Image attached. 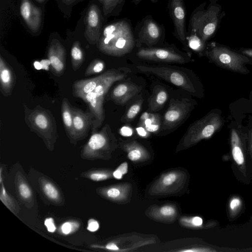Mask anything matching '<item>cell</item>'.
<instances>
[{
  "label": "cell",
  "mask_w": 252,
  "mask_h": 252,
  "mask_svg": "<svg viewBox=\"0 0 252 252\" xmlns=\"http://www.w3.org/2000/svg\"><path fill=\"white\" fill-rule=\"evenodd\" d=\"M96 45L100 52L113 57H122L131 52L136 46L131 21L123 18L103 26Z\"/></svg>",
  "instance_id": "1"
},
{
  "label": "cell",
  "mask_w": 252,
  "mask_h": 252,
  "mask_svg": "<svg viewBox=\"0 0 252 252\" xmlns=\"http://www.w3.org/2000/svg\"><path fill=\"white\" fill-rule=\"evenodd\" d=\"M210 1L206 9V2H204L194 9L188 29L194 32L205 42L214 36L222 17L220 5L216 0Z\"/></svg>",
  "instance_id": "2"
},
{
  "label": "cell",
  "mask_w": 252,
  "mask_h": 252,
  "mask_svg": "<svg viewBox=\"0 0 252 252\" xmlns=\"http://www.w3.org/2000/svg\"><path fill=\"white\" fill-rule=\"evenodd\" d=\"M24 119L30 129L42 138L51 147L58 137L55 118L49 109L37 105L33 109L24 108Z\"/></svg>",
  "instance_id": "3"
},
{
  "label": "cell",
  "mask_w": 252,
  "mask_h": 252,
  "mask_svg": "<svg viewBox=\"0 0 252 252\" xmlns=\"http://www.w3.org/2000/svg\"><path fill=\"white\" fill-rule=\"evenodd\" d=\"M205 55L210 61L223 68L242 74L249 72L246 65L250 59L226 46L211 43L206 47Z\"/></svg>",
  "instance_id": "4"
},
{
  "label": "cell",
  "mask_w": 252,
  "mask_h": 252,
  "mask_svg": "<svg viewBox=\"0 0 252 252\" xmlns=\"http://www.w3.org/2000/svg\"><path fill=\"white\" fill-rule=\"evenodd\" d=\"M223 123L221 112L212 110L190 125L183 139L184 145L188 147L210 138L221 128Z\"/></svg>",
  "instance_id": "5"
},
{
  "label": "cell",
  "mask_w": 252,
  "mask_h": 252,
  "mask_svg": "<svg viewBox=\"0 0 252 252\" xmlns=\"http://www.w3.org/2000/svg\"><path fill=\"white\" fill-rule=\"evenodd\" d=\"M135 47H152L163 44L165 28L153 16L148 15L139 21L134 28Z\"/></svg>",
  "instance_id": "6"
},
{
  "label": "cell",
  "mask_w": 252,
  "mask_h": 252,
  "mask_svg": "<svg viewBox=\"0 0 252 252\" xmlns=\"http://www.w3.org/2000/svg\"><path fill=\"white\" fill-rule=\"evenodd\" d=\"M135 47V56L142 60L162 63H183L185 56L172 45Z\"/></svg>",
  "instance_id": "7"
},
{
  "label": "cell",
  "mask_w": 252,
  "mask_h": 252,
  "mask_svg": "<svg viewBox=\"0 0 252 252\" xmlns=\"http://www.w3.org/2000/svg\"><path fill=\"white\" fill-rule=\"evenodd\" d=\"M136 68L141 72L155 75L190 94H193L195 93V88L189 78L179 70L167 67H153L140 65L136 66Z\"/></svg>",
  "instance_id": "8"
},
{
  "label": "cell",
  "mask_w": 252,
  "mask_h": 252,
  "mask_svg": "<svg viewBox=\"0 0 252 252\" xmlns=\"http://www.w3.org/2000/svg\"><path fill=\"white\" fill-rule=\"evenodd\" d=\"M193 108L191 101L187 98L181 100L171 99L169 107L162 121V130H171L176 128L187 118Z\"/></svg>",
  "instance_id": "9"
},
{
  "label": "cell",
  "mask_w": 252,
  "mask_h": 252,
  "mask_svg": "<svg viewBox=\"0 0 252 252\" xmlns=\"http://www.w3.org/2000/svg\"><path fill=\"white\" fill-rule=\"evenodd\" d=\"M85 29L84 35L92 45L97 44L103 28L104 20L102 8L95 2H90L85 17Z\"/></svg>",
  "instance_id": "10"
},
{
  "label": "cell",
  "mask_w": 252,
  "mask_h": 252,
  "mask_svg": "<svg viewBox=\"0 0 252 252\" xmlns=\"http://www.w3.org/2000/svg\"><path fill=\"white\" fill-rule=\"evenodd\" d=\"M167 9L172 20L174 36L184 45H187V11L184 0H168Z\"/></svg>",
  "instance_id": "11"
},
{
  "label": "cell",
  "mask_w": 252,
  "mask_h": 252,
  "mask_svg": "<svg viewBox=\"0 0 252 252\" xmlns=\"http://www.w3.org/2000/svg\"><path fill=\"white\" fill-rule=\"evenodd\" d=\"M115 137L110 126H105L99 131L92 132V134L83 149L84 155L88 156L96 155L110 148Z\"/></svg>",
  "instance_id": "12"
},
{
  "label": "cell",
  "mask_w": 252,
  "mask_h": 252,
  "mask_svg": "<svg viewBox=\"0 0 252 252\" xmlns=\"http://www.w3.org/2000/svg\"><path fill=\"white\" fill-rule=\"evenodd\" d=\"M47 56L51 70L55 76H62L66 67V51L63 45L57 39H53L48 46Z\"/></svg>",
  "instance_id": "13"
},
{
  "label": "cell",
  "mask_w": 252,
  "mask_h": 252,
  "mask_svg": "<svg viewBox=\"0 0 252 252\" xmlns=\"http://www.w3.org/2000/svg\"><path fill=\"white\" fill-rule=\"evenodd\" d=\"M20 13L24 22L31 31L38 32L41 28L42 11L31 0H21Z\"/></svg>",
  "instance_id": "14"
},
{
  "label": "cell",
  "mask_w": 252,
  "mask_h": 252,
  "mask_svg": "<svg viewBox=\"0 0 252 252\" xmlns=\"http://www.w3.org/2000/svg\"><path fill=\"white\" fill-rule=\"evenodd\" d=\"M73 130L75 141L85 138L92 127L94 116L90 112H85L79 108L72 106Z\"/></svg>",
  "instance_id": "15"
},
{
  "label": "cell",
  "mask_w": 252,
  "mask_h": 252,
  "mask_svg": "<svg viewBox=\"0 0 252 252\" xmlns=\"http://www.w3.org/2000/svg\"><path fill=\"white\" fill-rule=\"evenodd\" d=\"M88 104L90 111L93 114L94 119L92 126V132L97 131L102 125L105 118L103 108L104 97H98L93 91L79 97Z\"/></svg>",
  "instance_id": "16"
},
{
  "label": "cell",
  "mask_w": 252,
  "mask_h": 252,
  "mask_svg": "<svg viewBox=\"0 0 252 252\" xmlns=\"http://www.w3.org/2000/svg\"><path fill=\"white\" fill-rule=\"evenodd\" d=\"M141 90L140 86L132 82H124L113 89L110 94V98L118 105H125Z\"/></svg>",
  "instance_id": "17"
},
{
  "label": "cell",
  "mask_w": 252,
  "mask_h": 252,
  "mask_svg": "<svg viewBox=\"0 0 252 252\" xmlns=\"http://www.w3.org/2000/svg\"><path fill=\"white\" fill-rule=\"evenodd\" d=\"M16 83V77L12 68L0 55V90L2 94L8 97L12 93Z\"/></svg>",
  "instance_id": "18"
},
{
  "label": "cell",
  "mask_w": 252,
  "mask_h": 252,
  "mask_svg": "<svg viewBox=\"0 0 252 252\" xmlns=\"http://www.w3.org/2000/svg\"><path fill=\"white\" fill-rule=\"evenodd\" d=\"M105 72L91 78L81 79L74 82L72 85V94L75 97L93 92L103 78Z\"/></svg>",
  "instance_id": "19"
},
{
  "label": "cell",
  "mask_w": 252,
  "mask_h": 252,
  "mask_svg": "<svg viewBox=\"0 0 252 252\" xmlns=\"http://www.w3.org/2000/svg\"><path fill=\"white\" fill-rule=\"evenodd\" d=\"M72 106L66 97H64L62 101L61 114L63 122L67 136L72 142H76L73 130V115Z\"/></svg>",
  "instance_id": "20"
},
{
  "label": "cell",
  "mask_w": 252,
  "mask_h": 252,
  "mask_svg": "<svg viewBox=\"0 0 252 252\" xmlns=\"http://www.w3.org/2000/svg\"><path fill=\"white\" fill-rule=\"evenodd\" d=\"M168 94L162 86L157 85L153 89V93L148 99V111L154 112L161 109L165 104Z\"/></svg>",
  "instance_id": "21"
},
{
  "label": "cell",
  "mask_w": 252,
  "mask_h": 252,
  "mask_svg": "<svg viewBox=\"0 0 252 252\" xmlns=\"http://www.w3.org/2000/svg\"><path fill=\"white\" fill-rule=\"evenodd\" d=\"M161 123L160 115L145 112L141 116L138 126L144 127L149 132L156 133L160 130Z\"/></svg>",
  "instance_id": "22"
},
{
  "label": "cell",
  "mask_w": 252,
  "mask_h": 252,
  "mask_svg": "<svg viewBox=\"0 0 252 252\" xmlns=\"http://www.w3.org/2000/svg\"><path fill=\"white\" fill-rule=\"evenodd\" d=\"M101 5L104 17L118 16L125 5L126 0H96Z\"/></svg>",
  "instance_id": "23"
},
{
  "label": "cell",
  "mask_w": 252,
  "mask_h": 252,
  "mask_svg": "<svg viewBox=\"0 0 252 252\" xmlns=\"http://www.w3.org/2000/svg\"><path fill=\"white\" fill-rule=\"evenodd\" d=\"M230 141L233 158L238 165H242L244 162V156L241 147V139L239 133L235 128H232L230 132Z\"/></svg>",
  "instance_id": "24"
},
{
  "label": "cell",
  "mask_w": 252,
  "mask_h": 252,
  "mask_svg": "<svg viewBox=\"0 0 252 252\" xmlns=\"http://www.w3.org/2000/svg\"><path fill=\"white\" fill-rule=\"evenodd\" d=\"M71 63L73 70H78L84 62L85 57L83 50L79 41H74L70 50Z\"/></svg>",
  "instance_id": "25"
},
{
  "label": "cell",
  "mask_w": 252,
  "mask_h": 252,
  "mask_svg": "<svg viewBox=\"0 0 252 252\" xmlns=\"http://www.w3.org/2000/svg\"><path fill=\"white\" fill-rule=\"evenodd\" d=\"M187 45L197 52L201 53L206 49V42L192 31L187 30Z\"/></svg>",
  "instance_id": "26"
},
{
  "label": "cell",
  "mask_w": 252,
  "mask_h": 252,
  "mask_svg": "<svg viewBox=\"0 0 252 252\" xmlns=\"http://www.w3.org/2000/svg\"><path fill=\"white\" fill-rule=\"evenodd\" d=\"M143 101L141 97L133 103L122 117L121 122L128 123L132 121L141 110Z\"/></svg>",
  "instance_id": "27"
},
{
  "label": "cell",
  "mask_w": 252,
  "mask_h": 252,
  "mask_svg": "<svg viewBox=\"0 0 252 252\" xmlns=\"http://www.w3.org/2000/svg\"><path fill=\"white\" fill-rule=\"evenodd\" d=\"M125 147L128 152L127 157L131 161L138 160L145 153L143 148L135 141L125 145Z\"/></svg>",
  "instance_id": "28"
},
{
  "label": "cell",
  "mask_w": 252,
  "mask_h": 252,
  "mask_svg": "<svg viewBox=\"0 0 252 252\" xmlns=\"http://www.w3.org/2000/svg\"><path fill=\"white\" fill-rule=\"evenodd\" d=\"M42 189L45 195L51 200L57 201L60 198L58 189L51 182L45 181L42 183Z\"/></svg>",
  "instance_id": "29"
},
{
  "label": "cell",
  "mask_w": 252,
  "mask_h": 252,
  "mask_svg": "<svg viewBox=\"0 0 252 252\" xmlns=\"http://www.w3.org/2000/svg\"><path fill=\"white\" fill-rule=\"evenodd\" d=\"M105 68L104 62L100 59L93 60L86 68L84 75L86 77L101 72Z\"/></svg>",
  "instance_id": "30"
},
{
  "label": "cell",
  "mask_w": 252,
  "mask_h": 252,
  "mask_svg": "<svg viewBox=\"0 0 252 252\" xmlns=\"http://www.w3.org/2000/svg\"><path fill=\"white\" fill-rule=\"evenodd\" d=\"M18 191L20 196L24 199H28L32 195V192L28 185L22 182L18 185Z\"/></svg>",
  "instance_id": "31"
},
{
  "label": "cell",
  "mask_w": 252,
  "mask_h": 252,
  "mask_svg": "<svg viewBox=\"0 0 252 252\" xmlns=\"http://www.w3.org/2000/svg\"><path fill=\"white\" fill-rule=\"evenodd\" d=\"M89 178L94 181H101L107 179L109 175L103 172H94L88 175Z\"/></svg>",
  "instance_id": "32"
},
{
  "label": "cell",
  "mask_w": 252,
  "mask_h": 252,
  "mask_svg": "<svg viewBox=\"0 0 252 252\" xmlns=\"http://www.w3.org/2000/svg\"><path fill=\"white\" fill-rule=\"evenodd\" d=\"M160 214L164 217H171L175 215V209L171 206L166 205L160 208Z\"/></svg>",
  "instance_id": "33"
},
{
  "label": "cell",
  "mask_w": 252,
  "mask_h": 252,
  "mask_svg": "<svg viewBox=\"0 0 252 252\" xmlns=\"http://www.w3.org/2000/svg\"><path fill=\"white\" fill-rule=\"evenodd\" d=\"M176 179L177 175L175 173H170L163 177L162 183L165 186H170L175 182Z\"/></svg>",
  "instance_id": "34"
},
{
  "label": "cell",
  "mask_w": 252,
  "mask_h": 252,
  "mask_svg": "<svg viewBox=\"0 0 252 252\" xmlns=\"http://www.w3.org/2000/svg\"><path fill=\"white\" fill-rule=\"evenodd\" d=\"M105 194L108 197L115 199L120 196L121 191L118 188H110L106 190Z\"/></svg>",
  "instance_id": "35"
},
{
  "label": "cell",
  "mask_w": 252,
  "mask_h": 252,
  "mask_svg": "<svg viewBox=\"0 0 252 252\" xmlns=\"http://www.w3.org/2000/svg\"><path fill=\"white\" fill-rule=\"evenodd\" d=\"M241 205V201L238 197H233L229 203V208L232 212L237 211Z\"/></svg>",
  "instance_id": "36"
},
{
  "label": "cell",
  "mask_w": 252,
  "mask_h": 252,
  "mask_svg": "<svg viewBox=\"0 0 252 252\" xmlns=\"http://www.w3.org/2000/svg\"><path fill=\"white\" fill-rule=\"evenodd\" d=\"M84 0H57L58 4L71 8L73 5Z\"/></svg>",
  "instance_id": "37"
},
{
  "label": "cell",
  "mask_w": 252,
  "mask_h": 252,
  "mask_svg": "<svg viewBox=\"0 0 252 252\" xmlns=\"http://www.w3.org/2000/svg\"><path fill=\"white\" fill-rule=\"evenodd\" d=\"M44 224L46 226L48 231L50 232H54L56 229L54 220L52 218H47L44 221Z\"/></svg>",
  "instance_id": "38"
},
{
  "label": "cell",
  "mask_w": 252,
  "mask_h": 252,
  "mask_svg": "<svg viewBox=\"0 0 252 252\" xmlns=\"http://www.w3.org/2000/svg\"><path fill=\"white\" fill-rule=\"evenodd\" d=\"M98 222L94 219H90L88 222L87 229L91 232H94L99 228Z\"/></svg>",
  "instance_id": "39"
},
{
  "label": "cell",
  "mask_w": 252,
  "mask_h": 252,
  "mask_svg": "<svg viewBox=\"0 0 252 252\" xmlns=\"http://www.w3.org/2000/svg\"><path fill=\"white\" fill-rule=\"evenodd\" d=\"M73 228L72 223L70 222L64 223L61 227L62 232L65 235L70 233Z\"/></svg>",
  "instance_id": "40"
},
{
  "label": "cell",
  "mask_w": 252,
  "mask_h": 252,
  "mask_svg": "<svg viewBox=\"0 0 252 252\" xmlns=\"http://www.w3.org/2000/svg\"><path fill=\"white\" fill-rule=\"evenodd\" d=\"M123 175L127 173L128 171V164L126 162L122 163L116 169Z\"/></svg>",
  "instance_id": "41"
},
{
  "label": "cell",
  "mask_w": 252,
  "mask_h": 252,
  "mask_svg": "<svg viewBox=\"0 0 252 252\" xmlns=\"http://www.w3.org/2000/svg\"><path fill=\"white\" fill-rule=\"evenodd\" d=\"M191 222L192 225L198 227L202 225L203 223V220L201 218L196 216L192 218Z\"/></svg>",
  "instance_id": "42"
},
{
  "label": "cell",
  "mask_w": 252,
  "mask_h": 252,
  "mask_svg": "<svg viewBox=\"0 0 252 252\" xmlns=\"http://www.w3.org/2000/svg\"><path fill=\"white\" fill-rule=\"evenodd\" d=\"M239 52L250 59H252V49L241 48L239 50Z\"/></svg>",
  "instance_id": "43"
},
{
  "label": "cell",
  "mask_w": 252,
  "mask_h": 252,
  "mask_svg": "<svg viewBox=\"0 0 252 252\" xmlns=\"http://www.w3.org/2000/svg\"><path fill=\"white\" fill-rule=\"evenodd\" d=\"M106 248L109 250L117 251L119 249L118 247L114 243H109L106 246Z\"/></svg>",
  "instance_id": "44"
},
{
  "label": "cell",
  "mask_w": 252,
  "mask_h": 252,
  "mask_svg": "<svg viewBox=\"0 0 252 252\" xmlns=\"http://www.w3.org/2000/svg\"><path fill=\"white\" fill-rule=\"evenodd\" d=\"M137 131L138 134L141 136H145L147 135V132L146 131H148L146 130L144 127L138 126L137 128Z\"/></svg>",
  "instance_id": "45"
},
{
  "label": "cell",
  "mask_w": 252,
  "mask_h": 252,
  "mask_svg": "<svg viewBox=\"0 0 252 252\" xmlns=\"http://www.w3.org/2000/svg\"><path fill=\"white\" fill-rule=\"evenodd\" d=\"M34 67L36 69H41V68H42V64L40 62H35L34 63Z\"/></svg>",
  "instance_id": "46"
},
{
  "label": "cell",
  "mask_w": 252,
  "mask_h": 252,
  "mask_svg": "<svg viewBox=\"0 0 252 252\" xmlns=\"http://www.w3.org/2000/svg\"><path fill=\"white\" fill-rule=\"evenodd\" d=\"M142 0H132V2L135 5H138ZM150 0L153 3H156L158 1V0Z\"/></svg>",
  "instance_id": "47"
},
{
  "label": "cell",
  "mask_w": 252,
  "mask_h": 252,
  "mask_svg": "<svg viewBox=\"0 0 252 252\" xmlns=\"http://www.w3.org/2000/svg\"><path fill=\"white\" fill-rule=\"evenodd\" d=\"M37 2L40 3H44L46 0H35Z\"/></svg>",
  "instance_id": "48"
},
{
  "label": "cell",
  "mask_w": 252,
  "mask_h": 252,
  "mask_svg": "<svg viewBox=\"0 0 252 252\" xmlns=\"http://www.w3.org/2000/svg\"><path fill=\"white\" fill-rule=\"evenodd\" d=\"M251 149H252V142H251Z\"/></svg>",
  "instance_id": "49"
},
{
  "label": "cell",
  "mask_w": 252,
  "mask_h": 252,
  "mask_svg": "<svg viewBox=\"0 0 252 252\" xmlns=\"http://www.w3.org/2000/svg\"><path fill=\"white\" fill-rule=\"evenodd\" d=\"M209 0V1H211V0H216V1H217V0Z\"/></svg>",
  "instance_id": "50"
}]
</instances>
